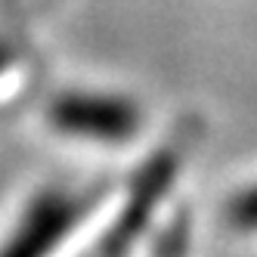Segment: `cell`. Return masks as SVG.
<instances>
[{"label": "cell", "mask_w": 257, "mask_h": 257, "mask_svg": "<svg viewBox=\"0 0 257 257\" xmlns=\"http://www.w3.org/2000/svg\"><path fill=\"white\" fill-rule=\"evenodd\" d=\"M229 217H232V223L242 226V229H257V186L242 192L232 201Z\"/></svg>", "instance_id": "1"}]
</instances>
